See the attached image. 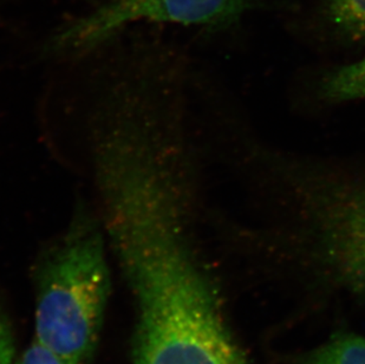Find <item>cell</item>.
<instances>
[{"label":"cell","mask_w":365,"mask_h":364,"mask_svg":"<svg viewBox=\"0 0 365 364\" xmlns=\"http://www.w3.org/2000/svg\"><path fill=\"white\" fill-rule=\"evenodd\" d=\"M297 191L322 261L365 293V178L305 176Z\"/></svg>","instance_id":"3957f363"},{"label":"cell","mask_w":365,"mask_h":364,"mask_svg":"<svg viewBox=\"0 0 365 364\" xmlns=\"http://www.w3.org/2000/svg\"><path fill=\"white\" fill-rule=\"evenodd\" d=\"M110 293V272L96 220L77 211L38 273L36 340L69 364H88Z\"/></svg>","instance_id":"7a4b0ae2"},{"label":"cell","mask_w":365,"mask_h":364,"mask_svg":"<svg viewBox=\"0 0 365 364\" xmlns=\"http://www.w3.org/2000/svg\"><path fill=\"white\" fill-rule=\"evenodd\" d=\"M299 364H365V337L341 333L303 355Z\"/></svg>","instance_id":"8992f818"},{"label":"cell","mask_w":365,"mask_h":364,"mask_svg":"<svg viewBox=\"0 0 365 364\" xmlns=\"http://www.w3.org/2000/svg\"><path fill=\"white\" fill-rule=\"evenodd\" d=\"M321 96L332 103L365 98V57L332 70L322 79Z\"/></svg>","instance_id":"5b68a950"},{"label":"cell","mask_w":365,"mask_h":364,"mask_svg":"<svg viewBox=\"0 0 365 364\" xmlns=\"http://www.w3.org/2000/svg\"><path fill=\"white\" fill-rule=\"evenodd\" d=\"M97 188L134 295V364H247L188 245L181 169L136 156L108 169Z\"/></svg>","instance_id":"6da1fadb"},{"label":"cell","mask_w":365,"mask_h":364,"mask_svg":"<svg viewBox=\"0 0 365 364\" xmlns=\"http://www.w3.org/2000/svg\"><path fill=\"white\" fill-rule=\"evenodd\" d=\"M14 344L10 328L0 313V364H11L14 360Z\"/></svg>","instance_id":"9c48e42d"},{"label":"cell","mask_w":365,"mask_h":364,"mask_svg":"<svg viewBox=\"0 0 365 364\" xmlns=\"http://www.w3.org/2000/svg\"><path fill=\"white\" fill-rule=\"evenodd\" d=\"M253 0H104L51 39L56 54H84L136 23L220 28L242 17Z\"/></svg>","instance_id":"277c9868"},{"label":"cell","mask_w":365,"mask_h":364,"mask_svg":"<svg viewBox=\"0 0 365 364\" xmlns=\"http://www.w3.org/2000/svg\"><path fill=\"white\" fill-rule=\"evenodd\" d=\"M327 11L341 35L365 41V0H327Z\"/></svg>","instance_id":"52a82bcc"},{"label":"cell","mask_w":365,"mask_h":364,"mask_svg":"<svg viewBox=\"0 0 365 364\" xmlns=\"http://www.w3.org/2000/svg\"><path fill=\"white\" fill-rule=\"evenodd\" d=\"M14 364H69L35 340Z\"/></svg>","instance_id":"ba28073f"}]
</instances>
